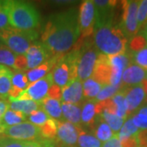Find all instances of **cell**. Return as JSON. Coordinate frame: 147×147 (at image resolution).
Wrapping results in <instances>:
<instances>
[{
	"mask_svg": "<svg viewBox=\"0 0 147 147\" xmlns=\"http://www.w3.org/2000/svg\"><path fill=\"white\" fill-rule=\"evenodd\" d=\"M109 60L112 67L110 84L114 86H119L124 69L131 64L130 55L127 52L125 54L109 57Z\"/></svg>",
	"mask_w": 147,
	"mask_h": 147,
	"instance_id": "14",
	"label": "cell"
},
{
	"mask_svg": "<svg viewBox=\"0 0 147 147\" xmlns=\"http://www.w3.org/2000/svg\"><path fill=\"white\" fill-rule=\"evenodd\" d=\"M93 41L96 47L105 56H117L127 53L128 39L119 24L110 23L96 29Z\"/></svg>",
	"mask_w": 147,
	"mask_h": 147,
	"instance_id": "2",
	"label": "cell"
},
{
	"mask_svg": "<svg viewBox=\"0 0 147 147\" xmlns=\"http://www.w3.org/2000/svg\"><path fill=\"white\" fill-rule=\"evenodd\" d=\"M111 74L112 67L109 57L100 53L91 78L101 85H107L110 84Z\"/></svg>",
	"mask_w": 147,
	"mask_h": 147,
	"instance_id": "15",
	"label": "cell"
},
{
	"mask_svg": "<svg viewBox=\"0 0 147 147\" xmlns=\"http://www.w3.org/2000/svg\"><path fill=\"white\" fill-rule=\"evenodd\" d=\"M147 22V0L139 1L137 9V23L140 30Z\"/></svg>",
	"mask_w": 147,
	"mask_h": 147,
	"instance_id": "40",
	"label": "cell"
},
{
	"mask_svg": "<svg viewBox=\"0 0 147 147\" xmlns=\"http://www.w3.org/2000/svg\"><path fill=\"white\" fill-rule=\"evenodd\" d=\"M137 112L147 115V105H145V106H142V107H141V109H139V110H137Z\"/></svg>",
	"mask_w": 147,
	"mask_h": 147,
	"instance_id": "51",
	"label": "cell"
},
{
	"mask_svg": "<svg viewBox=\"0 0 147 147\" xmlns=\"http://www.w3.org/2000/svg\"><path fill=\"white\" fill-rule=\"evenodd\" d=\"M146 47H147V40L142 32H139L135 36L130 38L127 42L129 53H137Z\"/></svg>",
	"mask_w": 147,
	"mask_h": 147,
	"instance_id": "32",
	"label": "cell"
},
{
	"mask_svg": "<svg viewBox=\"0 0 147 147\" xmlns=\"http://www.w3.org/2000/svg\"><path fill=\"white\" fill-rule=\"evenodd\" d=\"M58 123L59 121L50 118L44 124L39 127L41 137L47 139H55L57 134Z\"/></svg>",
	"mask_w": 147,
	"mask_h": 147,
	"instance_id": "30",
	"label": "cell"
},
{
	"mask_svg": "<svg viewBox=\"0 0 147 147\" xmlns=\"http://www.w3.org/2000/svg\"><path fill=\"white\" fill-rule=\"evenodd\" d=\"M131 57V63L136 64L147 70V47L137 53H128Z\"/></svg>",
	"mask_w": 147,
	"mask_h": 147,
	"instance_id": "36",
	"label": "cell"
},
{
	"mask_svg": "<svg viewBox=\"0 0 147 147\" xmlns=\"http://www.w3.org/2000/svg\"><path fill=\"white\" fill-rule=\"evenodd\" d=\"M90 129L100 142H107L115 135L101 115H96L93 124L90 127Z\"/></svg>",
	"mask_w": 147,
	"mask_h": 147,
	"instance_id": "19",
	"label": "cell"
},
{
	"mask_svg": "<svg viewBox=\"0 0 147 147\" xmlns=\"http://www.w3.org/2000/svg\"><path fill=\"white\" fill-rule=\"evenodd\" d=\"M111 99L114 101L116 106V109H117L116 115L126 120L127 118V110L125 95H124L123 90L120 88V90Z\"/></svg>",
	"mask_w": 147,
	"mask_h": 147,
	"instance_id": "29",
	"label": "cell"
},
{
	"mask_svg": "<svg viewBox=\"0 0 147 147\" xmlns=\"http://www.w3.org/2000/svg\"><path fill=\"white\" fill-rule=\"evenodd\" d=\"M29 84L30 83L26 74H23L22 72H16L13 74L11 79V86L24 91L27 89Z\"/></svg>",
	"mask_w": 147,
	"mask_h": 147,
	"instance_id": "38",
	"label": "cell"
},
{
	"mask_svg": "<svg viewBox=\"0 0 147 147\" xmlns=\"http://www.w3.org/2000/svg\"><path fill=\"white\" fill-rule=\"evenodd\" d=\"M142 87H143V89L145 91V94H146V101L147 103V78L142 83Z\"/></svg>",
	"mask_w": 147,
	"mask_h": 147,
	"instance_id": "50",
	"label": "cell"
},
{
	"mask_svg": "<svg viewBox=\"0 0 147 147\" xmlns=\"http://www.w3.org/2000/svg\"><path fill=\"white\" fill-rule=\"evenodd\" d=\"M13 72L8 67L3 66L0 70V99L7 100L9 91L11 88V79Z\"/></svg>",
	"mask_w": 147,
	"mask_h": 147,
	"instance_id": "25",
	"label": "cell"
},
{
	"mask_svg": "<svg viewBox=\"0 0 147 147\" xmlns=\"http://www.w3.org/2000/svg\"><path fill=\"white\" fill-rule=\"evenodd\" d=\"M26 142L19 141L9 137H0V147H25Z\"/></svg>",
	"mask_w": 147,
	"mask_h": 147,
	"instance_id": "43",
	"label": "cell"
},
{
	"mask_svg": "<svg viewBox=\"0 0 147 147\" xmlns=\"http://www.w3.org/2000/svg\"><path fill=\"white\" fill-rule=\"evenodd\" d=\"M9 108V101L0 99V114L1 115H3L7 110Z\"/></svg>",
	"mask_w": 147,
	"mask_h": 147,
	"instance_id": "49",
	"label": "cell"
},
{
	"mask_svg": "<svg viewBox=\"0 0 147 147\" xmlns=\"http://www.w3.org/2000/svg\"><path fill=\"white\" fill-rule=\"evenodd\" d=\"M16 56L4 44L0 46V65L13 69Z\"/></svg>",
	"mask_w": 147,
	"mask_h": 147,
	"instance_id": "31",
	"label": "cell"
},
{
	"mask_svg": "<svg viewBox=\"0 0 147 147\" xmlns=\"http://www.w3.org/2000/svg\"><path fill=\"white\" fill-rule=\"evenodd\" d=\"M26 119V116L23 113L19 111H14L11 110H7L4 113L3 115H2L0 119V130L3 131L8 127L14 126L16 124L21 123Z\"/></svg>",
	"mask_w": 147,
	"mask_h": 147,
	"instance_id": "24",
	"label": "cell"
},
{
	"mask_svg": "<svg viewBox=\"0 0 147 147\" xmlns=\"http://www.w3.org/2000/svg\"><path fill=\"white\" fill-rule=\"evenodd\" d=\"M141 32H142V34H144V36H145V38H146V40H147V22L146 23V25L142 27V30Z\"/></svg>",
	"mask_w": 147,
	"mask_h": 147,
	"instance_id": "52",
	"label": "cell"
},
{
	"mask_svg": "<svg viewBox=\"0 0 147 147\" xmlns=\"http://www.w3.org/2000/svg\"><path fill=\"white\" fill-rule=\"evenodd\" d=\"M103 85H101L92 78L86 79L83 84L84 97L90 100H93L97 96Z\"/></svg>",
	"mask_w": 147,
	"mask_h": 147,
	"instance_id": "28",
	"label": "cell"
},
{
	"mask_svg": "<svg viewBox=\"0 0 147 147\" xmlns=\"http://www.w3.org/2000/svg\"><path fill=\"white\" fill-rule=\"evenodd\" d=\"M80 126L63 121L59 122L56 141L57 145H65L71 147L77 146Z\"/></svg>",
	"mask_w": 147,
	"mask_h": 147,
	"instance_id": "9",
	"label": "cell"
},
{
	"mask_svg": "<svg viewBox=\"0 0 147 147\" xmlns=\"http://www.w3.org/2000/svg\"><path fill=\"white\" fill-rule=\"evenodd\" d=\"M96 19V11L94 2L86 0L80 5L79 11V25L82 38H86L94 34Z\"/></svg>",
	"mask_w": 147,
	"mask_h": 147,
	"instance_id": "7",
	"label": "cell"
},
{
	"mask_svg": "<svg viewBox=\"0 0 147 147\" xmlns=\"http://www.w3.org/2000/svg\"><path fill=\"white\" fill-rule=\"evenodd\" d=\"M47 96H48L49 98H52V99H54V100L61 101V96H62L61 88H60L57 84H53L48 90Z\"/></svg>",
	"mask_w": 147,
	"mask_h": 147,
	"instance_id": "45",
	"label": "cell"
},
{
	"mask_svg": "<svg viewBox=\"0 0 147 147\" xmlns=\"http://www.w3.org/2000/svg\"><path fill=\"white\" fill-rule=\"evenodd\" d=\"M3 65H0V70H1V69L3 68Z\"/></svg>",
	"mask_w": 147,
	"mask_h": 147,
	"instance_id": "55",
	"label": "cell"
},
{
	"mask_svg": "<svg viewBox=\"0 0 147 147\" xmlns=\"http://www.w3.org/2000/svg\"><path fill=\"white\" fill-rule=\"evenodd\" d=\"M0 33L3 43L16 55H26L38 38L36 30H21L11 27Z\"/></svg>",
	"mask_w": 147,
	"mask_h": 147,
	"instance_id": "5",
	"label": "cell"
},
{
	"mask_svg": "<svg viewBox=\"0 0 147 147\" xmlns=\"http://www.w3.org/2000/svg\"><path fill=\"white\" fill-rule=\"evenodd\" d=\"M53 84V74L50 72L42 79L29 84L26 91L32 100L39 103L47 96L48 90Z\"/></svg>",
	"mask_w": 147,
	"mask_h": 147,
	"instance_id": "13",
	"label": "cell"
},
{
	"mask_svg": "<svg viewBox=\"0 0 147 147\" xmlns=\"http://www.w3.org/2000/svg\"><path fill=\"white\" fill-rule=\"evenodd\" d=\"M124 92L126 101L127 115H131L139 110L143 103L146 101V94L142 84L121 88Z\"/></svg>",
	"mask_w": 147,
	"mask_h": 147,
	"instance_id": "11",
	"label": "cell"
},
{
	"mask_svg": "<svg viewBox=\"0 0 147 147\" xmlns=\"http://www.w3.org/2000/svg\"><path fill=\"white\" fill-rule=\"evenodd\" d=\"M49 119L50 117L47 115L42 109L38 110L35 112L32 113L30 115L28 116V119L30 121V123L38 127L42 126Z\"/></svg>",
	"mask_w": 147,
	"mask_h": 147,
	"instance_id": "39",
	"label": "cell"
},
{
	"mask_svg": "<svg viewBox=\"0 0 147 147\" xmlns=\"http://www.w3.org/2000/svg\"><path fill=\"white\" fill-rule=\"evenodd\" d=\"M61 110L65 120L77 126H81V108L80 105L61 103Z\"/></svg>",
	"mask_w": 147,
	"mask_h": 147,
	"instance_id": "23",
	"label": "cell"
},
{
	"mask_svg": "<svg viewBox=\"0 0 147 147\" xmlns=\"http://www.w3.org/2000/svg\"><path fill=\"white\" fill-rule=\"evenodd\" d=\"M3 40H2V38H1V33H0V46L1 45H3Z\"/></svg>",
	"mask_w": 147,
	"mask_h": 147,
	"instance_id": "54",
	"label": "cell"
},
{
	"mask_svg": "<svg viewBox=\"0 0 147 147\" xmlns=\"http://www.w3.org/2000/svg\"><path fill=\"white\" fill-rule=\"evenodd\" d=\"M123 16L119 26L129 40L139 33L137 23V9L139 1H123Z\"/></svg>",
	"mask_w": 147,
	"mask_h": 147,
	"instance_id": "6",
	"label": "cell"
},
{
	"mask_svg": "<svg viewBox=\"0 0 147 147\" xmlns=\"http://www.w3.org/2000/svg\"><path fill=\"white\" fill-rule=\"evenodd\" d=\"M101 147H122L121 146L120 141L119 138L118 137V135L116 134L114 137H112L111 139H110L109 141L104 142Z\"/></svg>",
	"mask_w": 147,
	"mask_h": 147,
	"instance_id": "48",
	"label": "cell"
},
{
	"mask_svg": "<svg viewBox=\"0 0 147 147\" xmlns=\"http://www.w3.org/2000/svg\"><path fill=\"white\" fill-rule=\"evenodd\" d=\"M11 28L7 12V0H0V31Z\"/></svg>",
	"mask_w": 147,
	"mask_h": 147,
	"instance_id": "37",
	"label": "cell"
},
{
	"mask_svg": "<svg viewBox=\"0 0 147 147\" xmlns=\"http://www.w3.org/2000/svg\"><path fill=\"white\" fill-rule=\"evenodd\" d=\"M25 56L27 59L28 69H30L39 66L53 57L52 53L42 44V42L38 41L30 47Z\"/></svg>",
	"mask_w": 147,
	"mask_h": 147,
	"instance_id": "10",
	"label": "cell"
},
{
	"mask_svg": "<svg viewBox=\"0 0 147 147\" xmlns=\"http://www.w3.org/2000/svg\"><path fill=\"white\" fill-rule=\"evenodd\" d=\"M39 105L40 109H42L50 118H53L59 122L65 121L62 115L61 104L59 100L46 96L41 102H39Z\"/></svg>",
	"mask_w": 147,
	"mask_h": 147,
	"instance_id": "20",
	"label": "cell"
},
{
	"mask_svg": "<svg viewBox=\"0 0 147 147\" xmlns=\"http://www.w3.org/2000/svg\"><path fill=\"white\" fill-rule=\"evenodd\" d=\"M122 147H138L137 135L119 139Z\"/></svg>",
	"mask_w": 147,
	"mask_h": 147,
	"instance_id": "46",
	"label": "cell"
},
{
	"mask_svg": "<svg viewBox=\"0 0 147 147\" xmlns=\"http://www.w3.org/2000/svg\"><path fill=\"white\" fill-rule=\"evenodd\" d=\"M1 117H2V115H1V114H0V119H1Z\"/></svg>",
	"mask_w": 147,
	"mask_h": 147,
	"instance_id": "56",
	"label": "cell"
},
{
	"mask_svg": "<svg viewBox=\"0 0 147 147\" xmlns=\"http://www.w3.org/2000/svg\"><path fill=\"white\" fill-rule=\"evenodd\" d=\"M132 123L140 130L147 129V115L136 112L131 117Z\"/></svg>",
	"mask_w": 147,
	"mask_h": 147,
	"instance_id": "42",
	"label": "cell"
},
{
	"mask_svg": "<svg viewBox=\"0 0 147 147\" xmlns=\"http://www.w3.org/2000/svg\"><path fill=\"white\" fill-rule=\"evenodd\" d=\"M56 63V56H53L46 62H44L39 66L36 68L30 69L26 74L27 78L29 80V83L32 84L34 83L39 79H42L47 75L48 72L50 73L51 70L53 69L54 65Z\"/></svg>",
	"mask_w": 147,
	"mask_h": 147,
	"instance_id": "21",
	"label": "cell"
},
{
	"mask_svg": "<svg viewBox=\"0 0 147 147\" xmlns=\"http://www.w3.org/2000/svg\"><path fill=\"white\" fill-rule=\"evenodd\" d=\"M61 100L65 103L80 105L84 98V90L82 81L79 79L69 82L65 87L61 88Z\"/></svg>",
	"mask_w": 147,
	"mask_h": 147,
	"instance_id": "17",
	"label": "cell"
},
{
	"mask_svg": "<svg viewBox=\"0 0 147 147\" xmlns=\"http://www.w3.org/2000/svg\"><path fill=\"white\" fill-rule=\"evenodd\" d=\"M51 72L53 83L60 88H63L69 83V68L64 59V54L56 56V63Z\"/></svg>",
	"mask_w": 147,
	"mask_h": 147,
	"instance_id": "18",
	"label": "cell"
},
{
	"mask_svg": "<svg viewBox=\"0 0 147 147\" xmlns=\"http://www.w3.org/2000/svg\"><path fill=\"white\" fill-rule=\"evenodd\" d=\"M57 141L55 139H47L44 137H39L35 141L26 142L25 147H57Z\"/></svg>",
	"mask_w": 147,
	"mask_h": 147,
	"instance_id": "41",
	"label": "cell"
},
{
	"mask_svg": "<svg viewBox=\"0 0 147 147\" xmlns=\"http://www.w3.org/2000/svg\"><path fill=\"white\" fill-rule=\"evenodd\" d=\"M8 100L10 110L21 112L26 117L40 109L39 103L34 100H17L11 97L8 98Z\"/></svg>",
	"mask_w": 147,
	"mask_h": 147,
	"instance_id": "22",
	"label": "cell"
},
{
	"mask_svg": "<svg viewBox=\"0 0 147 147\" xmlns=\"http://www.w3.org/2000/svg\"><path fill=\"white\" fill-rule=\"evenodd\" d=\"M7 12L11 28L21 30H36L40 25V14L30 3L7 0Z\"/></svg>",
	"mask_w": 147,
	"mask_h": 147,
	"instance_id": "3",
	"label": "cell"
},
{
	"mask_svg": "<svg viewBox=\"0 0 147 147\" xmlns=\"http://www.w3.org/2000/svg\"><path fill=\"white\" fill-rule=\"evenodd\" d=\"M76 44L79 48V58L78 62V79L85 81L91 78L100 52L96 47L93 38L91 37L79 38Z\"/></svg>",
	"mask_w": 147,
	"mask_h": 147,
	"instance_id": "4",
	"label": "cell"
},
{
	"mask_svg": "<svg viewBox=\"0 0 147 147\" xmlns=\"http://www.w3.org/2000/svg\"><path fill=\"white\" fill-rule=\"evenodd\" d=\"M147 78V70L136 64L129 65L127 67L122 76L120 88L123 87H131L142 84Z\"/></svg>",
	"mask_w": 147,
	"mask_h": 147,
	"instance_id": "16",
	"label": "cell"
},
{
	"mask_svg": "<svg viewBox=\"0 0 147 147\" xmlns=\"http://www.w3.org/2000/svg\"><path fill=\"white\" fill-rule=\"evenodd\" d=\"M13 69L18 72H21V71L28 69L27 59L25 55H17L16 56Z\"/></svg>",
	"mask_w": 147,
	"mask_h": 147,
	"instance_id": "44",
	"label": "cell"
},
{
	"mask_svg": "<svg viewBox=\"0 0 147 147\" xmlns=\"http://www.w3.org/2000/svg\"><path fill=\"white\" fill-rule=\"evenodd\" d=\"M120 90V85L119 86H114L111 84L103 85L100 92L98 93L97 96L95 98L96 102H100L103 100H108L112 98Z\"/></svg>",
	"mask_w": 147,
	"mask_h": 147,
	"instance_id": "34",
	"label": "cell"
},
{
	"mask_svg": "<svg viewBox=\"0 0 147 147\" xmlns=\"http://www.w3.org/2000/svg\"><path fill=\"white\" fill-rule=\"evenodd\" d=\"M79 36V12L71 9L48 18L42 31L41 40L53 56H57L71 50Z\"/></svg>",
	"mask_w": 147,
	"mask_h": 147,
	"instance_id": "1",
	"label": "cell"
},
{
	"mask_svg": "<svg viewBox=\"0 0 147 147\" xmlns=\"http://www.w3.org/2000/svg\"><path fill=\"white\" fill-rule=\"evenodd\" d=\"M96 101L95 100H88L84 102L82 110H81V124L83 123L85 126H92L94 123L96 117Z\"/></svg>",
	"mask_w": 147,
	"mask_h": 147,
	"instance_id": "26",
	"label": "cell"
},
{
	"mask_svg": "<svg viewBox=\"0 0 147 147\" xmlns=\"http://www.w3.org/2000/svg\"><path fill=\"white\" fill-rule=\"evenodd\" d=\"M139 131H140V129L137 128V127L134 125L131 118V119H128L125 120L123 125L121 127L120 131H119V133L117 135H118L119 139H122V138L137 135V133Z\"/></svg>",
	"mask_w": 147,
	"mask_h": 147,
	"instance_id": "35",
	"label": "cell"
},
{
	"mask_svg": "<svg viewBox=\"0 0 147 147\" xmlns=\"http://www.w3.org/2000/svg\"><path fill=\"white\" fill-rule=\"evenodd\" d=\"M100 115L104 118L105 121L107 123V124L110 126L113 132L115 135L118 134L119 131H120L121 127L123 125L125 120L123 119H121L119 117H118L116 115H111V114H108L106 112H103Z\"/></svg>",
	"mask_w": 147,
	"mask_h": 147,
	"instance_id": "33",
	"label": "cell"
},
{
	"mask_svg": "<svg viewBox=\"0 0 147 147\" xmlns=\"http://www.w3.org/2000/svg\"><path fill=\"white\" fill-rule=\"evenodd\" d=\"M93 2L96 11L95 30L112 23L114 19V10L117 2L110 0H95Z\"/></svg>",
	"mask_w": 147,
	"mask_h": 147,
	"instance_id": "12",
	"label": "cell"
},
{
	"mask_svg": "<svg viewBox=\"0 0 147 147\" xmlns=\"http://www.w3.org/2000/svg\"><path fill=\"white\" fill-rule=\"evenodd\" d=\"M101 142L92 133L85 131L82 128V125L80 126L76 147H101Z\"/></svg>",
	"mask_w": 147,
	"mask_h": 147,
	"instance_id": "27",
	"label": "cell"
},
{
	"mask_svg": "<svg viewBox=\"0 0 147 147\" xmlns=\"http://www.w3.org/2000/svg\"><path fill=\"white\" fill-rule=\"evenodd\" d=\"M2 137H9L19 141L31 142L41 137V135L39 127L30 122H23L5 128L2 132Z\"/></svg>",
	"mask_w": 147,
	"mask_h": 147,
	"instance_id": "8",
	"label": "cell"
},
{
	"mask_svg": "<svg viewBox=\"0 0 147 147\" xmlns=\"http://www.w3.org/2000/svg\"><path fill=\"white\" fill-rule=\"evenodd\" d=\"M57 147H71V146H65V145H57Z\"/></svg>",
	"mask_w": 147,
	"mask_h": 147,
	"instance_id": "53",
	"label": "cell"
},
{
	"mask_svg": "<svg viewBox=\"0 0 147 147\" xmlns=\"http://www.w3.org/2000/svg\"><path fill=\"white\" fill-rule=\"evenodd\" d=\"M138 147H147V129L140 130L137 133Z\"/></svg>",
	"mask_w": 147,
	"mask_h": 147,
	"instance_id": "47",
	"label": "cell"
}]
</instances>
